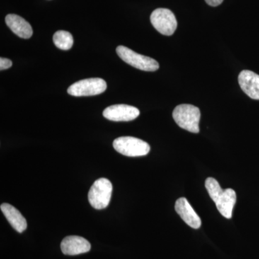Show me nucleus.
<instances>
[{
  "instance_id": "nucleus-1",
  "label": "nucleus",
  "mask_w": 259,
  "mask_h": 259,
  "mask_svg": "<svg viewBox=\"0 0 259 259\" xmlns=\"http://www.w3.org/2000/svg\"><path fill=\"white\" fill-rule=\"evenodd\" d=\"M205 187L220 213L227 219H231L236 202V192L232 189L223 190L218 181L212 177L206 180Z\"/></svg>"
},
{
  "instance_id": "nucleus-2",
  "label": "nucleus",
  "mask_w": 259,
  "mask_h": 259,
  "mask_svg": "<svg viewBox=\"0 0 259 259\" xmlns=\"http://www.w3.org/2000/svg\"><path fill=\"white\" fill-rule=\"evenodd\" d=\"M172 115L181 128L194 134L199 133L201 113L198 107L189 104H182L175 107Z\"/></svg>"
},
{
  "instance_id": "nucleus-3",
  "label": "nucleus",
  "mask_w": 259,
  "mask_h": 259,
  "mask_svg": "<svg viewBox=\"0 0 259 259\" xmlns=\"http://www.w3.org/2000/svg\"><path fill=\"white\" fill-rule=\"evenodd\" d=\"M112 185L106 178H100L94 182L89 191L88 199L92 207L96 209L106 208L110 204Z\"/></svg>"
},
{
  "instance_id": "nucleus-4",
  "label": "nucleus",
  "mask_w": 259,
  "mask_h": 259,
  "mask_svg": "<svg viewBox=\"0 0 259 259\" xmlns=\"http://www.w3.org/2000/svg\"><path fill=\"white\" fill-rule=\"evenodd\" d=\"M113 147L117 152L130 157L146 156L151 149L148 143L131 136L117 138L114 141Z\"/></svg>"
},
{
  "instance_id": "nucleus-5",
  "label": "nucleus",
  "mask_w": 259,
  "mask_h": 259,
  "mask_svg": "<svg viewBox=\"0 0 259 259\" xmlns=\"http://www.w3.org/2000/svg\"><path fill=\"white\" fill-rule=\"evenodd\" d=\"M116 52L122 61L136 69L145 71H155L159 69L157 61L148 56L137 54L123 46H119L116 49Z\"/></svg>"
},
{
  "instance_id": "nucleus-6",
  "label": "nucleus",
  "mask_w": 259,
  "mask_h": 259,
  "mask_svg": "<svg viewBox=\"0 0 259 259\" xmlns=\"http://www.w3.org/2000/svg\"><path fill=\"white\" fill-rule=\"evenodd\" d=\"M107 83L100 78H90L76 81L68 88L71 96L88 97L100 95L107 90Z\"/></svg>"
},
{
  "instance_id": "nucleus-7",
  "label": "nucleus",
  "mask_w": 259,
  "mask_h": 259,
  "mask_svg": "<svg viewBox=\"0 0 259 259\" xmlns=\"http://www.w3.org/2000/svg\"><path fill=\"white\" fill-rule=\"evenodd\" d=\"M153 26L162 35H170L175 33L177 28V21L175 14L166 8H158L151 15Z\"/></svg>"
},
{
  "instance_id": "nucleus-8",
  "label": "nucleus",
  "mask_w": 259,
  "mask_h": 259,
  "mask_svg": "<svg viewBox=\"0 0 259 259\" xmlns=\"http://www.w3.org/2000/svg\"><path fill=\"white\" fill-rule=\"evenodd\" d=\"M140 115L139 109L127 105H115L107 107L103 116L107 120L115 122H127L137 118Z\"/></svg>"
},
{
  "instance_id": "nucleus-9",
  "label": "nucleus",
  "mask_w": 259,
  "mask_h": 259,
  "mask_svg": "<svg viewBox=\"0 0 259 259\" xmlns=\"http://www.w3.org/2000/svg\"><path fill=\"white\" fill-rule=\"evenodd\" d=\"M61 248L65 255H76L90 251L91 244L82 237L70 236L63 239Z\"/></svg>"
},
{
  "instance_id": "nucleus-10",
  "label": "nucleus",
  "mask_w": 259,
  "mask_h": 259,
  "mask_svg": "<svg viewBox=\"0 0 259 259\" xmlns=\"http://www.w3.org/2000/svg\"><path fill=\"white\" fill-rule=\"evenodd\" d=\"M238 83L243 93L250 98L259 100V75L249 70H243L238 76Z\"/></svg>"
},
{
  "instance_id": "nucleus-11",
  "label": "nucleus",
  "mask_w": 259,
  "mask_h": 259,
  "mask_svg": "<svg viewBox=\"0 0 259 259\" xmlns=\"http://www.w3.org/2000/svg\"><path fill=\"white\" fill-rule=\"evenodd\" d=\"M175 210L179 215L191 228L199 229L202 225L200 218L196 213L192 206L185 197L177 199L175 203Z\"/></svg>"
},
{
  "instance_id": "nucleus-12",
  "label": "nucleus",
  "mask_w": 259,
  "mask_h": 259,
  "mask_svg": "<svg viewBox=\"0 0 259 259\" xmlns=\"http://www.w3.org/2000/svg\"><path fill=\"white\" fill-rule=\"evenodd\" d=\"M7 25L15 35L21 38L28 39L32 36L33 31L31 25L25 19L18 15L10 14L5 18Z\"/></svg>"
},
{
  "instance_id": "nucleus-13",
  "label": "nucleus",
  "mask_w": 259,
  "mask_h": 259,
  "mask_svg": "<svg viewBox=\"0 0 259 259\" xmlns=\"http://www.w3.org/2000/svg\"><path fill=\"white\" fill-rule=\"evenodd\" d=\"M2 212L11 226L18 233H21L26 230L27 221L21 212L11 204L3 203L0 206Z\"/></svg>"
},
{
  "instance_id": "nucleus-14",
  "label": "nucleus",
  "mask_w": 259,
  "mask_h": 259,
  "mask_svg": "<svg viewBox=\"0 0 259 259\" xmlns=\"http://www.w3.org/2000/svg\"><path fill=\"white\" fill-rule=\"evenodd\" d=\"M53 40L56 47L63 51L69 50L74 44L72 35L69 32L65 30H59L55 32L53 37Z\"/></svg>"
},
{
  "instance_id": "nucleus-15",
  "label": "nucleus",
  "mask_w": 259,
  "mask_h": 259,
  "mask_svg": "<svg viewBox=\"0 0 259 259\" xmlns=\"http://www.w3.org/2000/svg\"><path fill=\"white\" fill-rule=\"evenodd\" d=\"M12 66H13V62L10 59H5V58L3 57L0 59V69L2 71L9 69Z\"/></svg>"
},
{
  "instance_id": "nucleus-16",
  "label": "nucleus",
  "mask_w": 259,
  "mask_h": 259,
  "mask_svg": "<svg viewBox=\"0 0 259 259\" xmlns=\"http://www.w3.org/2000/svg\"><path fill=\"white\" fill-rule=\"evenodd\" d=\"M224 0H205L206 3L212 7H217L221 4Z\"/></svg>"
}]
</instances>
